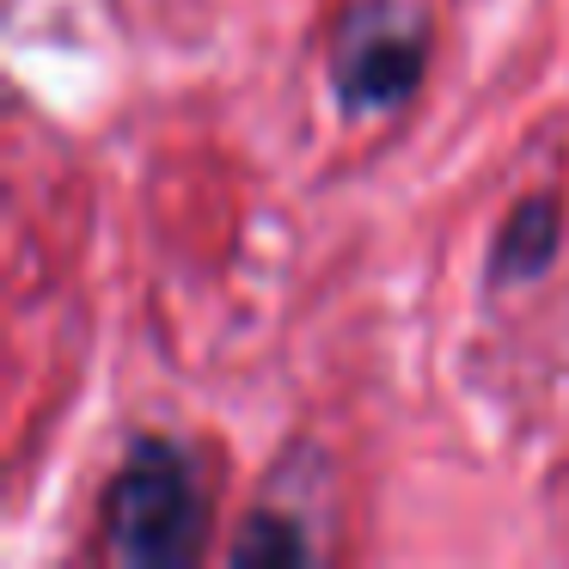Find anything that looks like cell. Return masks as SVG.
Wrapping results in <instances>:
<instances>
[{"label": "cell", "instance_id": "cell-1", "mask_svg": "<svg viewBox=\"0 0 569 569\" xmlns=\"http://www.w3.org/2000/svg\"><path fill=\"white\" fill-rule=\"evenodd\" d=\"M209 471L178 441H141L104 490V545L123 563H190L209 539Z\"/></svg>", "mask_w": 569, "mask_h": 569}, {"label": "cell", "instance_id": "cell-2", "mask_svg": "<svg viewBox=\"0 0 569 569\" xmlns=\"http://www.w3.org/2000/svg\"><path fill=\"white\" fill-rule=\"evenodd\" d=\"M422 56H429V38H422V19L410 7H398V0H356L331 43L337 99L349 111L405 104L422 74Z\"/></svg>", "mask_w": 569, "mask_h": 569}, {"label": "cell", "instance_id": "cell-3", "mask_svg": "<svg viewBox=\"0 0 569 569\" xmlns=\"http://www.w3.org/2000/svg\"><path fill=\"white\" fill-rule=\"evenodd\" d=\"M557 251V202L551 197H532L508 214L502 239H496V276L520 282V276H539Z\"/></svg>", "mask_w": 569, "mask_h": 569}, {"label": "cell", "instance_id": "cell-4", "mask_svg": "<svg viewBox=\"0 0 569 569\" xmlns=\"http://www.w3.org/2000/svg\"><path fill=\"white\" fill-rule=\"evenodd\" d=\"M307 551H312L307 532H300V520H288V515H258L233 539L239 563H295V557H307Z\"/></svg>", "mask_w": 569, "mask_h": 569}]
</instances>
